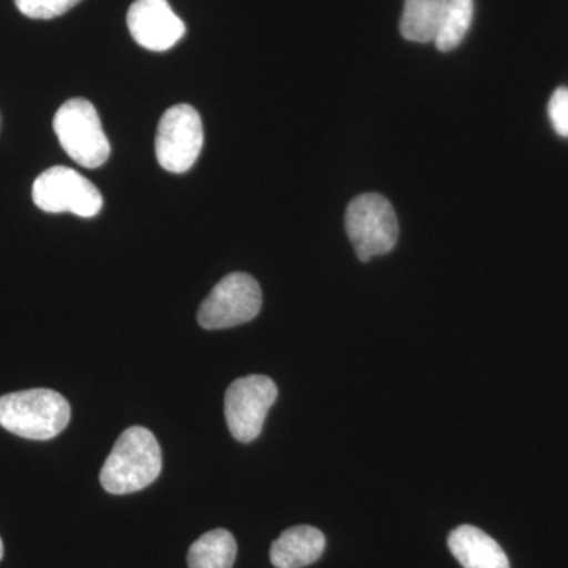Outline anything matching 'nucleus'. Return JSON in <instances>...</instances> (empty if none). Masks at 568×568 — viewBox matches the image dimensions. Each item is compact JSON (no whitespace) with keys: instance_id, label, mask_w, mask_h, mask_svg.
Returning <instances> with one entry per match:
<instances>
[{"instance_id":"nucleus-1","label":"nucleus","mask_w":568,"mask_h":568,"mask_svg":"<svg viewBox=\"0 0 568 568\" xmlns=\"http://www.w3.org/2000/svg\"><path fill=\"white\" fill-rule=\"evenodd\" d=\"M162 466V448L153 433L144 426H130L112 447L100 481L111 495H130L152 485Z\"/></svg>"},{"instance_id":"nucleus-2","label":"nucleus","mask_w":568,"mask_h":568,"mask_svg":"<svg viewBox=\"0 0 568 568\" xmlns=\"http://www.w3.org/2000/svg\"><path fill=\"white\" fill-rule=\"evenodd\" d=\"M69 402L50 388H31L0 396V426L13 435L48 440L69 425Z\"/></svg>"},{"instance_id":"nucleus-3","label":"nucleus","mask_w":568,"mask_h":568,"mask_svg":"<svg viewBox=\"0 0 568 568\" xmlns=\"http://www.w3.org/2000/svg\"><path fill=\"white\" fill-rule=\"evenodd\" d=\"M52 126L63 151L74 163L95 170L110 159V141L99 112L89 100L71 99L63 103L55 112Z\"/></svg>"},{"instance_id":"nucleus-4","label":"nucleus","mask_w":568,"mask_h":568,"mask_svg":"<svg viewBox=\"0 0 568 568\" xmlns=\"http://www.w3.org/2000/svg\"><path fill=\"white\" fill-rule=\"evenodd\" d=\"M346 233L362 263L394 250L398 241V219L383 194L355 197L346 211Z\"/></svg>"},{"instance_id":"nucleus-5","label":"nucleus","mask_w":568,"mask_h":568,"mask_svg":"<svg viewBox=\"0 0 568 568\" xmlns=\"http://www.w3.org/2000/svg\"><path fill=\"white\" fill-rule=\"evenodd\" d=\"M204 130L200 112L190 104H175L160 119L155 138V155L168 173L192 170L203 151Z\"/></svg>"},{"instance_id":"nucleus-6","label":"nucleus","mask_w":568,"mask_h":568,"mask_svg":"<svg viewBox=\"0 0 568 568\" xmlns=\"http://www.w3.org/2000/svg\"><path fill=\"white\" fill-rule=\"evenodd\" d=\"M33 203L48 213L70 212L92 219L103 209V196L84 175L67 166H54L41 173L32 186Z\"/></svg>"},{"instance_id":"nucleus-7","label":"nucleus","mask_w":568,"mask_h":568,"mask_svg":"<svg viewBox=\"0 0 568 568\" xmlns=\"http://www.w3.org/2000/svg\"><path fill=\"white\" fill-rule=\"evenodd\" d=\"M263 293L252 275L235 272L213 287L197 312V323L207 331L235 327L261 312Z\"/></svg>"},{"instance_id":"nucleus-8","label":"nucleus","mask_w":568,"mask_h":568,"mask_svg":"<svg viewBox=\"0 0 568 568\" xmlns=\"http://www.w3.org/2000/svg\"><path fill=\"white\" fill-rule=\"evenodd\" d=\"M276 398L278 388L271 377L252 375L235 379L224 395V416L234 439L239 443L256 439Z\"/></svg>"},{"instance_id":"nucleus-9","label":"nucleus","mask_w":568,"mask_h":568,"mask_svg":"<svg viewBox=\"0 0 568 568\" xmlns=\"http://www.w3.org/2000/svg\"><path fill=\"white\" fill-rule=\"evenodd\" d=\"M126 24L140 47L156 52L171 50L185 36V24L168 0H136L126 14Z\"/></svg>"},{"instance_id":"nucleus-10","label":"nucleus","mask_w":568,"mask_h":568,"mask_svg":"<svg viewBox=\"0 0 568 568\" xmlns=\"http://www.w3.org/2000/svg\"><path fill=\"white\" fill-rule=\"evenodd\" d=\"M448 548L463 568H510L500 545L476 526L463 525L452 530Z\"/></svg>"},{"instance_id":"nucleus-11","label":"nucleus","mask_w":568,"mask_h":568,"mask_svg":"<svg viewBox=\"0 0 568 568\" xmlns=\"http://www.w3.org/2000/svg\"><path fill=\"white\" fill-rule=\"evenodd\" d=\"M325 537L313 526H294L284 530L271 548V560L276 568H304L323 556Z\"/></svg>"},{"instance_id":"nucleus-12","label":"nucleus","mask_w":568,"mask_h":568,"mask_svg":"<svg viewBox=\"0 0 568 568\" xmlns=\"http://www.w3.org/2000/svg\"><path fill=\"white\" fill-rule=\"evenodd\" d=\"M448 0H406L399 31L416 43L435 41Z\"/></svg>"},{"instance_id":"nucleus-13","label":"nucleus","mask_w":568,"mask_h":568,"mask_svg":"<svg viewBox=\"0 0 568 568\" xmlns=\"http://www.w3.org/2000/svg\"><path fill=\"white\" fill-rule=\"evenodd\" d=\"M237 544L230 530L213 529L190 547L186 562L190 568H233Z\"/></svg>"},{"instance_id":"nucleus-14","label":"nucleus","mask_w":568,"mask_h":568,"mask_svg":"<svg viewBox=\"0 0 568 568\" xmlns=\"http://www.w3.org/2000/svg\"><path fill=\"white\" fill-rule=\"evenodd\" d=\"M473 17L474 0H448L435 40L437 50L447 52L459 47L469 31Z\"/></svg>"},{"instance_id":"nucleus-15","label":"nucleus","mask_w":568,"mask_h":568,"mask_svg":"<svg viewBox=\"0 0 568 568\" xmlns=\"http://www.w3.org/2000/svg\"><path fill=\"white\" fill-rule=\"evenodd\" d=\"M80 2L82 0H14L18 10L32 20H54Z\"/></svg>"},{"instance_id":"nucleus-16","label":"nucleus","mask_w":568,"mask_h":568,"mask_svg":"<svg viewBox=\"0 0 568 568\" xmlns=\"http://www.w3.org/2000/svg\"><path fill=\"white\" fill-rule=\"evenodd\" d=\"M548 114L559 136L568 138V89H556L548 104Z\"/></svg>"},{"instance_id":"nucleus-17","label":"nucleus","mask_w":568,"mask_h":568,"mask_svg":"<svg viewBox=\"0 0 568 568\" xmlns=\"http://www.w3.org/2000/svg\"><path fill=\"white\" fill-rule=\"evenodd\" d=\"M2 556H3V544H2V538H0V559H2Z\"/></svg>"}]
</instances>
